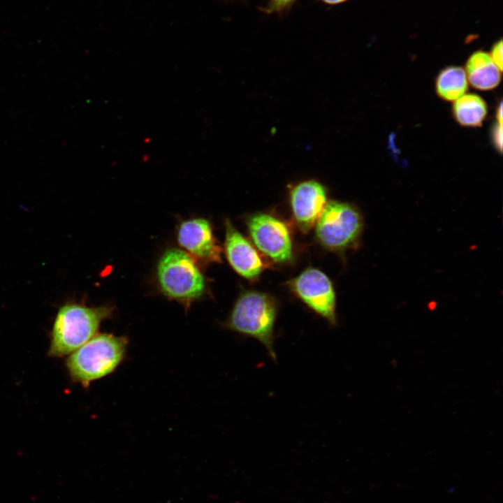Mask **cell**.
Segmentation results:
<instances>
[{"label":"cell","mask_w":503,"mask_h":503,"mask_svg":"<svg viewBox=\"0 0 503 503\" xmlns=\"http://www.w3.org/2000/svg\"><path fill=\"white\" fill-rule=\"evenodd\" d=\"M177 242L189 254L205 263L221 261V248L210 222L203 218L183 221L177 231Z\"/></svg>","instance_id":"9"},{"label":"cell","mask_w":503,"mask_h":503,"mask_svg":"<svg viewBox=\"0 0 503 503\" xmlns=\"http://www.w3.org/2000/svg\"><path fill=\"white\" fill-rule=\"evenodd\" d=\"M467 78L465 69L460 66H448L438 74L435 87L437 95L442 99L455 101L467 89Z\"/></svg>","instance_id":"13"},{"label":"cell","mask_w":503,"mask_h":503,"mask_svg":"<svg viewBox=\"0 0 503 503\" xmlns=\"http://www.w3.org/2000/svg\"><path fill=\"white\" fill-rule=\"evenodd\" d=\"M128 340L108 333L96 334L68 356L65 366L71 380L88 388L112 373L123 360Z\"/></svg>","instance_id":"2"},{"label":"cell","mask_w":503,"mask_h":503,"mask_svg":"<svg viewBox=\"0 0 503 503\" xmlns=\"http://www.w3.org/2000/svg\"><path fill=\"white\" fill-rule=\"evenodd\" d=\"M249 235L256 247L275 262L292 258V241L287 226L277 217L256 213L247 220Z\"/></svg>","instance_id":"6"},{"label":"cell","mask_w":503,"mask_h":503,"mask_svg":"<svg viewBox=\"0 0 503 503\" xmlns=\"http://www.w3.org/2000/svg\"><path fill=\"white\" fill-rule=\"evenodd\" d=\"M496 118H497V122H499L500 124H502V103H500L499 107L497 108V112H496Z\"/></svg>","instance_id":"18"},{"label":"cell","mask_w":503,"mask_h":503,"mask_svg":"<svg viewBox=\"0 0 503 503\" xmlns=\"http://www.w3.org/2000/svg\"><path fill=\"white\" fill-rule=\"evenodd\" d=\"M225 254L235 271L247 279H254L261 273L264 263L253 245L233 226L225 221Z\"/></svg>","instance_id":"10"},{"label":"cell","mask_w":503,"mask_h":503,"mask_svg":"<svg viewBox=\"0 0 503 503\" xmlns=\"http://www.w3.org/2000/svg\"><path fill=\"white\" fill-rule=\"evenodd\" d=\"M493 62L502 71V40L497 41L492 47L491 52L489 54Z\"/></svg>","instance_id":"15"},{"label":"cell","mask_w":503,"mask_h":503,"mask_svg":"<svg viewBox=\"0 0 503 503\" xmlns=\"http://www.w3.org/2000/svg\"><path fill=\"white\" fill-rule=\"evenodd\" d=\"M296 295L331 325L336 323V298L328 276L316 268H307L290 282Z\"/></svg>","instance_id":"7"},{"label":"cell","mask_w":503,"mask_h":503,"mask_svg":"<svg viewBox=\"0 0 503 503\" xmlns=\"http://www.w3.org/2000/svg\"><path fill=\"white\" fill-rule=\"evenodd\" d=\"M277 305L273 297L258 291H245L236 300L225 326L241 335L255 338L276 360L274 327Z\"/></svg>","instance_id":"3"},{"label":"cell","mask_w":503,"mask_h":503,"mask_svg":"<svg viewBox=\"0 0 503 503\" xmlns=\"http://www.w3.org/2000/svg\"><path fill=\"white\" fill-rule=\"evenodd\" d=\"M488 112L485 101L474 94H463L453 105V115L462 126H480Z\"/></svg>","instance_id":"12"},{"label":"cell","mask_w":503,"mask_h":503,"mask_svg":"<svg viewBox=\"0 0 503 503\" xmlns=\"http://www.w3.org/2000/svg\"><path fill=\"white\" fill-rule=\"evenodd\" d=\"M110 306L88 307L75 302L61 305L50 334L48 356H68L97 334L101 323L112 314Z\"/></svg>","instance_id":"1"},{"label":"cell","mask_w":503,"mask_h":503,"mask_svg":"<svg viewBox=\"0 0 503 503\" xmlns=\"http://www.w3.org/2000/svg\"><path fill=\"white\" fill-rule=\"evenodd\" d=\"M289 196L296 222L307 233L316 224L327 203L326 189L317 180H308L293 186Z\"/></svg>","instance_id":"8"},{"label":"cell","mask_w":503,"mask_h":503,"mask_svg":"<svg viewBox=\"0 0 503 503\" xmlns=\"http://www.w3.org/2000/svg\"><path fill=\"white\" fill-rule=\"evenodd\" d=\"M492 140L499 152L502 149V124L496 122L492 128Z\"/></svg>","instance_id":"16"},{"label":"cell","mask_w":503,"mask_h":503,"mask_svg":"<svg viewBox=\"0 0 503 503\" xmlns=\"http://www.w3.org/2000/svg\"><path fill=\"white\" fill-rule=\"evenodd\" d=\"M363 228L362 215L355 206L330 201L326 203L316 222V236L323 247L342 251L358 241Z\"/></svg>","instance_id":"5"},{"label":"cell","mask_w":503,"mask_h":503,"mask_svg":"<svg viewBox=\"0 0 503 503\" xmlns=\"http://www.w3.org/2000/svg\"><path fill=\"white\" fill-rule=\"evenodd\" d=\"M465 71L471 85L478 89H494L501 80L502 71L490 54L482 50L474 52L469 56Z\"/></svg>","instance_id":"11"},{"label":"cell","mask_w":503,"mask_h":503,"mask_svg":"<svg viewBox=\"0 0 503 503\" xmlns=\"http://www.w3.org/2000/svg\"><path fill=\"white\" fill-rule=\"evenodd\" d=\"M323 3L329 6H335L342 3L347 1L348 0H320Z\"/></svg>","instance_id":"17"},{"label":"cell","mask_w":503,"mask_h":503,"mask_svg":"<svg viewBox=\"0 0 503 503\" xmlns=\"http://www.w3.org/2000/svg\"><path fill=\"white\" fill-rule=\"evenodd\" d=\"M157 278L163 293L181 302L199 298L205 289L203 275L192 256L177 248L169 249L161 256Z\"/></svg>","instance_id":"4"},{"label":"cell","mask_w":503,"mask_h":503,"mask_svg":"<svg viewBox=\"0 0 503 503\" xmlns=\"http://www.w3.org/2000/svg\"><path fill=\"white\" fill-rule=\"evenodd\" d=\"M296 1V0H268L263 10L266 13H282L288 10Z\"/></svg>","instance_id":"14"}]
</instances>
